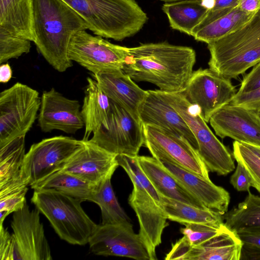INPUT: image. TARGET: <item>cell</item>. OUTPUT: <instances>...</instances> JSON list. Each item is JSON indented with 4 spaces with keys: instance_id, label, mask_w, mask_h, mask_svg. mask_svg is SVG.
I'll return each instance as SVG.
<instances>
[{
    "instance_id": "cell-1",
    "label": "cell",
    "mask_w": 260,
    "mask_h": 260,
    "mask_svg": "<svg viewBox=\"0 0 260 260\" xmlns=\"http://www.w3.org/2000/svg\"><path fill=\"white\" fill-rule=\"evenodd\" d=\"M122 71L137 82H147L166 92L182 91L193 71V49L167 42L128 48Z\"/></svg>"
},
{
    "instance_id": "cell-2",
    "label": "cell",
    "mask_w": 260,
    "mask_h": 260,
    "mask_svg": "<svg viewBox=\"0 0 260 260\" xmlns=\"http://www.w3.org/2000/svg\"><path fill=\"white\" fill-rule=\"evenodd\" d=\"M34 43L55 70L64 72L73 66L69 47L73 37L88 29L81 17L63 0H31Z\"/></svg>"
},
{
    "instance_id": "cell-3",
    "label": "cell",
    "mask_w": 260,
    "mask_h": 260,
    "mask_svg": "<svg viewBox=\"0 0 260 260\" xmlns=\"http://www.w3.org/2000/svg\"><path fill=\"white\" fill-rule=\"evenodd\" d=\"M104 38L122 41L139 32L148 19L135 0H63Z\"/></svg>"
},
{
    "instance_id": "cell-4",
    "label": "cell",
    "mask_w": 260,
    "mask_h": 260,
    "mask_svg": "<svg viewBox=\"0 0 260 260\" xmlns=\"http://www.w3.org/2000/svg\"><path fill=\"white\" fill-rule=\"evenodd\" d=\"M116 160L133 184L128 203L136 214L140 226L139 234L150 260H156V248L161 244L162 232L168 225L161 207L160 194L141 169L137 156L119 154L116 155Z\"/></svg>"
},
{
    "instance_id": "cell-5",
    "label": "cell",
    "mask_w": 260,
    "mask_h": 260,
    "mask_svg": "<svg viewBox=\"0 0 260 260\" xmlns=\"http://www.w3.org/2000/svg\"><path fill=\"white\" fill-rule=\"evenodd\" d=\"M209 68L230 79L260 61V8L242 26L208 44Z\"/></svg>"
},
{
    "instance_id": "cell-6",
    "label": "cell",
    "mask_w": 260,
    "mask_h": 260,
    "mask_svg": "<svg viewBox=\"0 0 260 260\" xmlns=\"http://www.w3.org/2000/svg\"><path fill=\"white\" fill-rule=\"evenodd\" d=\"M31 201L60 239L73 245L88 243L98 224L83 210L82 200L55 191L34 190Z\"/></svg>"
},
{
    "instance_id": "cell-7",
    "label": "cell",
    "mask_w": 260,
    "mask_h": 260,
    "mask_svg": "<svg viewBox=\"0 0 260 260\" xmlns=\"http://www.w3.org/2000/svg\"><path fill=\"white\" fill-rule=\"evenodd\" d=\"M36 89L17 82L0 93V146L25 135L32 127L41 106Z\"/></svg>"
},
{
    "instance_id": "cell-8",
    "label": "cell",
    "mask_w": 260,
    "mask_h": 260,
    "mask_svg": "<svg viewBox=\"0 0 260 260\" xmlns=\"http://www.w3.org/2000/svg\"><path fill=\"white\" fill-rule=\"evenodd\" d=\"M82 143V140L59 136L32 144L24 156L22 178L31 186L62 170Z\"/></svg>"
},
{
    "instance_id": "cell-9",
    "label": "cell",
    "mask_w": 260,
    "mask_h": 260,
    "mask_svg": "<svg viewBox=\"0 0 260 260\" xmlns=\"http://www.w3.org/2000/svg\"><path fill=\"white\" fill-rule=\"evenodd\" d=\"M111 102L108 127H101L89 140L113 154L136 157L144 145L143 124L139 118Z\"/></svg>"
},
{
    "instance_id": "cell-10",
    "label": "cell",
    "mask_w": 260,
    "mask_h": 260,
    "mask_svg": "<svg viewBox=\"0 0 260 260\" xmlns=\"http://www.w3.org/2000/svg\"><path fill=\"white\" fill-rule=\"evenodd\" d=\"M128 48L111 43L86 30L72 38L68 54L70 59L86 69L92 74L122 69L128 55Z\"/></svg>"
},
{
    "instance_id": "cell-11",
    "label": "cell",
    "mask_w": 260,
    "mask_h": 260,
    "mask_svg": "<svg viewBox=\"0 0 260 260\" xmlns=\"http://www.w3.org/2000/svg\"><path fill=\"white\" fill-rule=\"evenodd\" d=\"M181 93L199 107L202 117L209 122L214 112L231 103L237 91L230 79L210 68H200L193 72Z\"/></svg>"
},
{
    "instance_id": "cell-12",
    "label": "cell",
    "mask_w": 260,
    "mask_h": 260,
    "mask_svg": "<svg viewBox=\"0 0 260 260\" xmlns=\"http://www.w3.org/2000/svg\"><path fill=\"white\" fill-rule=\"evenodd\" d=\"M143 127L144 145L153 157L171 161L210 180L205 164L187 141L154 125H143Z\"/></svg>"
},
{
    "instance_id": "cell-13",
    "label": "cell",
    "mask_w": 260,
    "mask_h": 260,
    "mask_svg": "<svg viewBox=\"0 0 260 260\" xmlns=\"http://www.w3.org/2000/svg\"><path fill=\"white\" fill-rule=\"evenodd\" d=\"M88 244L96 255L150 260L145 245L131 223L98 224Z\"/></svg>"
},
{
    "instance_id": "cell-14",
    "label": "cell",
    "mask_w": 260,
    "mask_h": 260,
    "mask_svg": "<svg viewBox=\"0 0 260 260\" xmlns=\"http://www.w3.org/2000/svg\"><path fill=\"white\" fill-rule=\"evenodd\" d=\"M40 211L26 203L13 213L11 226L19 260H51L50 246L40 221Z\"/></svg>"
},
{
    "instance_id": "cell-15",
    "label": "cell",
    "mask_w": 260,
    "mask_h": 260,
    "mask_svg": "<svg viewBox=\"0 0 260 260\" xmlns=\"http://www.w3.org/2000/svg\"><path fill=\"white\" fill-rule=\"evenodd\" d=\"M41 100L38 122L43 132L59 130L73 134L84 126L78 101L65 97L54 88L43 91Z\"/></svg>"
},
{
    "instance_id": "cell-16",
    "label": "cell",
    "mask_w": 260,
    "mask_h": 260,
    "mask_svg": "<svg viewBox=\"0 0 260 260\" xmlns=\"http://www.w3.org/2000/svg\"><path fill=\"white\" fill-rule=\"evenodd\" d=\"M209 122L221 139L260 146V119L256 111L229 104L214 112Z\"/></svg>"
},
{
    "instance_id": "cell-17",
    "label": "cell",
    "mask_w": 260,
    "mask_h": 260,
    "mask_svg": "<svg viewBox=\"0 0 260 260\" xmlns=\"http://www.w3.org/2000/svg\"><path fill=\"white\" fill-rule=\"evenodd\" d=\"M116 155L89 140H83L61 170L95 185L112 176L119 166Z\"/></svg>"
},
{
    "instance_id": "cell-18",
    "label": "cell",
    "mask_w": 260,
    "mask_h": 260,
    "mask_svg": "<svg viewBox=\"0 0 260 260\" xmlns=\"http://www.w3.org/2000/svg\"><path fill=\"white\" fill-rule=\"evenodd\" d=\"M138 114L143 125H154L180 137L198 151L197 141L186 122L158 89L147 90L139 108Z\"/></svg>"
},
{
    "instance_id": "cell-19",
    "label": "cell",
    "mask_w": 260,
    "mask_h": 260,
    "mask_svg": "<svg viewBox=\"0 0 260 260\" xmlns=\"http://www.w3.org/2000/svg\"><path fill=\"white\" fill-rule=\"evenodd\" d=\"M242 245L237 233L226 227L198 246H184L175 243L165 259L240 260Z\"/></svg>"
},
{
    "instance_id": "cell-20",
    "label": "cell",
    "mask_w": 260,
    "mask_h": 260,
    "mask_svg": "<svg viewBox=\"0 0 260 260\" xmlns=\"http://www.w3.org/2000/svg\"><path fill=\"white\" fill-rule=\"evenodd\" d=\"M162 166L206 208L224 214L230 202L229 192L196 174L171 161L158 160Z\"/></svg>"
},
{
    "instance_id": "cell-21",
    "label": "cell",
    "mask_w": 260,
    "mask_h": 260,
    "mask_svg": "<svg viewBox=\"0 0 260 260\" xmlns=\"http://www.w3.org/2000/svg\"><path fill=\"white\" fill-rule=\"evenodd\" d=\"M92 75L112 101L139 118L138 109L147 90L141 88L121 69Z\"/></svg>"
},
{
    "instance_id": "cell-22",
    "label": "cell",
    "mask_w": 260,
    "mask_h": 260,
    "mask_svg": "<svg viewBox=\"0 0 260 260\" xmlns=\"http://www.w3.org/2000/svg\"><path fill=\"white\" fill-rule=\"evenodd\" d=\"M141 169L159 194L190 205L206 208L154 157L137 156Z\"/></svg>"
},
{
    "instance_id": "cell-23",
    "label": "cell",
    "mask_w": 260,
    "mask_h": 260,
    "mask_svg": "<svg viewBox=\"0 0 260 260\" xmlns=\"http://www.w3.org/2000/svg\"><path fill=\"white\" fill-rule=\"evenodd\" d=\"M87 85L81 114L84 122L85 132L83 140L87 141L91 134L101 127L107 128L112 109V102L103 91L97 81L87 78Z\"/></svg>"
},
{
    "instance_id": "cell-24",
    "label": "cell",
    "mask_w": 260,
    "mask_h": 260,
    "mask_svg": "<svg viewBox=\"0 0 260 260\" xmlns=\"http://www.w3.org/2000/svg\"><path fill=\"white\" fill-rule=\"evenodd\" d=\"M0 27L34 42L31 0H0Z\"/></svg>"
},
{
    "instance_id": "cell-25",
    "label": "cell",
    "mask_w": 260,
    "mask_h": 260,
    "mask_svg": "<svg viewBox=\"0 0 260 260\" xmlns=\"http://www.w3.org/2000/svg\"><path fill=\"white\" fill-rule=\"evenodd\" d=\"M170 27L192 36L193 29L202 21L209 11L201 5V0H182L166 3L162 7Z\"/></svg>"
},
{
    "instance_id": "cell-26",
    "label": "cell",
    "mask_w": 260,
    "mask_h": 260,
    "mask_svg": "<svg viewBox=\"0 0 260 260\" xmlns=\"http://www.w3.org/2000/svg\"><path fill=\"white\" fill-rule=\"evenodd\" d=\"M161 207L168 219L179 222L219 224L223 214L208 208H201L160 194Z\"/></svg>"
},
{
    "instance_id": "cell-27",
    "label": "cell",
    "mask_w": 260,
    "mask_h": 260,
    "mask_svg": "<svg viewBox=\"0 0 260 260\" xmlns=\"http://www.w3.org/2000/svg\"><path fill=\"white\" fill-rule=\"evenodd\" d=\"M94 185L62 170L57 171L34 184L36 190H53L82 200L89 201Z\"/></svg>"
},
{
    "instance_id": "cell-28",
    "label": "cell",
    "mask_w": 260,
    "mask_h": 260,
    "mask_svg": "<svg viewBox=\"0 0 260 260\" xmlns=\"http://www.w3.org/2000/svg\"><path fill=\"white\" fill-rule=\"evenodd\" d=\"M224 224L238 233L260 229V197L248 191L245 199L223 216Z\"/></svg>"
},
{
    "instance_id": "cell-29",
    "label": "cell",
    "mask_w": 260,
    "mask_h": 260,
    "mask_svg": "<svg viewBox=\"0 0 260 260\" xmlns=\"http://www.w3.org/2000/svg\"><path fill=\"white\" fill-rule=\"evenodd\" d=\"M109 177L94 186L89 200L100 208L102 224H124L131 223L129 217L120 206L114 192Z\"/></svg>"
},
{
    "instance_id": "cell-30",
    "label": "cell",
    "mask_w": 260,
    "mask_h": 260,
    "mask_svg": "<svg viewBox=\"0 0 260 260\" xmlns=\"http://www.w3.org/2000/svg\"><path fill=\"white\" fill-rule=\"evenodd\" d=\"M254 13L243 11L237 6L229 13L198 30L193 37L196 40L207 44L213 42L239 28L248 21Z\"/></svg>"
},
{
    "instance_id": "cell-31",
    "label": "cell",
    "mask_w": 260,
    "mask_h": 260,
    "mask_svg": "<svg viewBox=\"0 0 260 260\" xmlns=\"http://www.w3.org/2000/svg\"><path fill=\"white\" fill-rule=\"evenodd\" d=\"M25 137H17L0 146V185L21 177V170L26 154Z\"/></svg>"
},
{
    "instance_id": "cell-32",
    "label": "cell",
    "mask_w": 260,
    "mask_h": 260,
    "mask_svg": "<svg viewBox=\"0 0 260 260\" xmlns=\"http://www.w3.org/2000/svg\"><path fill=\"white\" fill-rule=\"evenodd\" d=\"M27 186L21 177L0 185V211L10 214L22 208L26 203Z\"/></svg>"
},
{
    "instance_id": "cell-33",
    "label": "cell",
    "mask_w": 260,
    "mask_h": 260,
    "mask_svg": "<svg viewBox=\"0 0 260 260\" xmlns=\"http://www.w3.org/2000/svg\"><path fill=\"white\" fill-rule=\"evenodd\" d=\"M180 229L183 236L175 243L184 246H196L223 231L226 226L224 223L219 224L186 223Z\"/></svg>"
},
{
    "instance_id": "cell-34",
    "label": "cell",
    "mask_w": 260,
    "mask_h": 260,
    "mask_svg": "<svg viewBox=\"0 0 260 260\" xmlns=\"http://www.w3.org/2000/svg\"><path fill=\"white\" fill-rule=\"evenodd\" d=\"M30 42L0 27V63L28 53L31 48Z\"/></svg>"
},
{
    "instance_id": "cell-35",
    "label": "cell",
    "mask_w": 260,
    "mask_h": 260,
    "mask_svg": "<svg viewBox=\"0 0 260 260\" xmlns=\"http://www.w3.org/2000/svg\"><path fill=\"white\" fill-rule=\"evenodd\" d=\"M233 147L234 158L245 168L251 179L252 187L260 193V158L245 143L235 141Z\"/></svg>"
},
{
    "instance_id": "cell-36",
    "label": "cell",
    "mask_w": 260,
    "mask_h": 260,
    "mask_svg": "<svg viewBox=\"0 0 260 260\" xmlns=\"http://www.w3.org/2000/svg\"><path fill=\"white\" fill-rule=\"evenodd\" d=\"M1 260H19L15 243L12 234L7 229L0 226Z\"/></svg>"
},
{
    "instance_id": "cell-37",
    "label": "cell",
    "mask_w": 260,
    "mask_h": 260,
    "mask_svg": "<svg viewBox=\"0 0 260 260\" xmlns=\"http://www.w3.org/2000/svg\"><path fill=\"white\" fill-rule=\"evenodd\" d=\"M231 104L257 111L260 109V87L248 92L236 93Z\"/></svg>"
},
{
    "instance_id": "cell-38",
    "label": "cell",
    "mask_w": 260,
    "mask_h": 260,
    "mask_svg": "<svg viewBox=\"0 0 260 260\" xmlns=\"http://www.w3.org/2000/svg\"><path fill=\"white\" fill-rule=\"evenodd\" d=\"M230 182L233 187L239 191H249L252 182L245 168L240 163L237 166L234 174L231 177Z\"/></svg>"
},
{
    "instance_id": "cell-39",
    "label": "cell",
    "mask_w": 260,
    "mask_h": 260,
    "mask_svg": "<svg viewBox=\"0 0 260 260\" xmlns=\"http://www.w3.org/2000/svg\"><path fill=\"white\" fill-rule=\"evenodd\" d=\"M259 87H260V61L255 64L252 70L243 77L241 86L237 93L248 92Z\"/></svg>"
},
{
    "instance_id": "cell-40",
    "label": "cell",
    "mask_w": 260,
    "mask_h": 260,
    "mask_svg": "<svg viewBox=\"0 0 260 260\" xmlns=\"http://www.w3.org/2000/svg\"><path fill=\"white\" fill-rule=\"evenodd\" d=\"M237 234L243 243L260 248V229L241 232Z\"/></svg>"
},
{
    "instance_id": "cell-41",
    "label": "cell",
    "mask_w": 260,
    "mask_h": 260,
    "mask_svg": "<svg viewBox=\"0 0 260 260\" xmlns=\"http://www.w3.org/2000/svg\"><path fill=\"white\" fill-rule=\"evenodd\" d=\"M240 260H260V248L243 243Z\"/></svg>"
},
{
    "instance_id": "cell-42",
    "label": "cell",
    "mask_w": 260,
    "mask_h": 260,
    "mask_svg": "<svg viewBox=\"0 0 260 260\" xmlns=\"http://www.w3.org/2000/svg\"><path fill=\"white\" fill-rule=\"evenodd\" d=\"M238 6L243 11L254 13L260 8V0H240Z\"/></svg>"
},
{
    "instance_id": "cell-43",
    "label": "cell",
    "mask_w": 260,
    "mask_h": 260,
    "mask_svg": "<svg viewBox=\"0 0 260 260\" xmlns=\"http://www.w3.org/2000/svg\"><path fill=\"white\" fill-rule=\"evenodd\" d=\"M12 77V70L8 63H2L0 66V82L6 83Z\"/></svg>"
},
{
    "instance_id": "cell-44",
    "label": "cell",
    "mask_w": 260,
    "mask_h": 260,
    "mask_svg": "<svg viewBox=\"0 0 260 260\" xmlns=\"http://www.w3.org/2000/svg\"><path fill=\"white\" fill-rule=\"evenodd\" d=\"M240 0H216L213 10L234 8L238 5Z\"/></svg>"
},
{
    "instance_id": "cell-45",
    "label": "cell",
    "mask_w": 260,
    "mask_h": 260,
    "mask_svg": "<svg viewBox=\"0 0 260 260\" xmlns=\"http://www.w3.org/2000/svg\"><path fill=\"white\" fill-rule=\"evenodd\" d=\"M201 5L208 10L212 9L215 5L216 0H201Z\"/></svg>"
},
{
    "instance_id": "cell-46",
    "label": "cell",
    "mask_w": 260,
    "mask_h": 260,
    "mask_svg": "<svg viewBox=\"0 0 260 260\" xmlns=\"http://www.w3.org/2000/svg\"><path fill=\"white\" fill-rule=\"evenodd\" d=\"M249 148L260 158V146L246 143Z\"/></svg>"
},
{
    "instance_id": "cell-47",
    "label": "cell",
    "mask_w": 260,
    "mask_h": 260,
    "mask_svg": "<svg viewBox=\"0 0 260 260\" xmlns=\"http://www.w3.org/2000/svg\"><path fill=\"white\" fill-rule=\"evenodd\" d=\"M159 1L166 2V3H170V2H177V1H182V0H159Z\"/></svg>"
},
{
    "instance_id": "cell-48",
    "label": "cell",
    "mask_w": 260,
    "mask_h": 260,
    "mask_svg": "<svg viewBox=\"0 0 260 260\" xmlns=\"http://www.w3.org/2000/svg\"><path fill=\"white\" fill-rule=\"evenodd\" d=\"M256 111L257 116H258V117H259V118L260 119V109H258V110Z\"/></svg>"
}]
</instances>
